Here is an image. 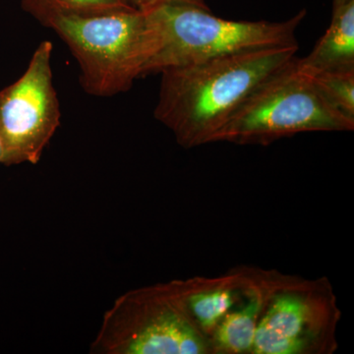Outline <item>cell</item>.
<instances>
[{
    "label": "cell",
    "mask_w": 354,
    "mask_h": 354,
    "mask_svg": "<svg viewBox=\"0 0 354 354\" xmlns=\"http://www.w3.org/2000/svg\"><path fill=\"white\" fill-rule=\"evenodd\" d=\"M298 44L230 53L165 70L160 74L156 120L186 149L212 136L266 79L290 64Z\"/></svg>",
    "instance_id": "6da1fadb"
},
{
    "label": "cell",
    "mask_w": 354,
    "mask_h": 354,
    "mask_svg": "<svg viewBox=\"0 0 354 354\" xmlns=\"http://www.w3.org/2000/svg\"><path fill=\"white\" fill-rule=\"evenodd\" d=\"M23 10L53 30L75 57L87 94L111 97L143 77L155 50V34L144 11L74 14L38 6Z\"/></svg>",
    "instance_id": "7a4b0ae2"
},
{
    "label": "cell",
    "mask_w": 354,
    "mask_h": 354,
    "mask_svg": "<svg viewBox=\"0 0 354 354\" xmlns=\"http://www.w3.org/2000/svg\"><path fill=\"white\" fill-rule=\"evenodd\" d=\"M144 12L155 34V50L143 77L230 53L298 44L297 31L306 16L304 9L281 22L234 21L179 3L158 4Z\"/></svg>",
    "instance_id": "3957f363"
},
{
    "label": "cell",
    "mask_w": 354,
    "mask_h": 354,
    "mask_svg": "<svg viewBox=\"0 0 354 354\" xmlns=\"http://www.w3.org/2000/svg\"><path fill=\"white\" fill-rule=\"evenodd\" d=\"M353 129L354 122L330 108L295 57L247 97L209 144L266 146L299 133Z\"/></svg>",
    "instance_id": "277c9868"
},
{
    "label": "cell",
    "mask_w": 354,
    "mask_h": 354,
    "mask_svg": "<svg viewBox=\"0 0 354 354\" xmlns=\"http://www.w3.org/2000/svg\"><path fill=\"white\" fill-rule=\"evenodd\" d=\"M94 353H214L191 320L174 281L128 291L104 314L91 346Z\"/></svg>",
    "instance_id": "5b68a950"
},
{
    "label": "cell",
    "mask_w": 354,
    "mask_h": 354,
    "mask_svg": "<svg viewBox=\"0 0 354 354\" xmlns=\"http://www.w3.org/2000/svg\"><path fill=\"white\" fill-rule=\"evenodd\" d=\"M339 313L327 281L288 279L268 300L256 329L251 353L334 351Z\"/></svg>",
    "instance_id": "8992f818"
},
{
    "label": "cell",
    "mask_w": 354,
    "mask_h": 354,
    "mask_svg": "<svg viewBox=\"0 0 354 354\" xmlns=\"http://www.w3.org/2000/svg\"><path fill=\"white\" fill-rule=\"evenodd\" d=\"M53 46L44 41L23 75L0 91L1 164L37 165L60 125V104L53 85Z\"/></svg>",
    "instance_id": "52a82bcc"
},
{
    "label": "cell",
    "mask_w": 354,
    "mask_h": 354,
    "mask_svg": "<svg viewBox=\"0 0 354 354\" xmlns=\"http://www.w3.org/2000/svg\"><path fill=\"white\" fill-rule=\"evenodd\" d=\"M270 272L236 270L218 278L174 281L191 320L207 337L230 312L271 277Z\"/></svg>",
    "instance_id": "ba28073f"
},
{
    "label": "cell",
    "mask_w": 354,
    "mask_h": 354,
    "mask_svg": "<svg viewBox=\"0 0 354 354\" xmlns=\"http://www.w3.org/2000/svg\"><path fill=\"white\" fill-rule=\"evenodd\" d=\"M288 278L271 274L257 286L239 308L228 313L209 337L214 353H252L256 329L268 300Z\"/></svg>",
    "instance_id": "9c48e42d"
},
{
    "label": "cell",
    "mask_w": 354,
    "mask_h": 354,
    "mask_svg": "<svg viewBox=\"0 0 354 354\" xmlns=\"http://www.w3.org/2000/svg\"><path fill=\"white\" fill-rule=\"evenodd\" d=\"M297 62L309 71L354 69V0L333 9L327 31L311 53Z\"/></svg>",
    "instance_id": "30bf717a"
},
{
    "label": "cell",
    "mask_w": 354,
    "mask_h": 354,
    "mask_svg": "<svg viewBox=\"0 0 354 354\" xmlns=\"http://www.w3.org/2000/svg\"><path fill=\"white\" fill-rule=\"evenodd\" d=\"M302 69L308 74L319 94L330 108L342 118L354 122V69L332 71Z\"/></svg>",
    "instance_id": "8fae6325"
},
{
    "label": "cell",
    "mask_w": 354,
    "mask_h": 354,
    "mask_svg": "<svg viewBox=\"0 0 354 354\" xmlns=\"http://www.w3.org/2000/svg\"><path fill=\"white\" fill-rule=\"evenodd\" d=\"M28 6L74 14L106 13L135 8L128 0H22V7Z\"/></svg>",
    "instance_id": "7c38bea8"
},
{
    "label": "cell",
    "mask_w": 354,
    "mask_h": 354,
    "mask_svg": "<svg viewBox=\"0 0 354 354\" xmlns=\"http://www.w3.org/2000/svg\"><path fill=\"white\" fill-rule=\"evenodd\" d=\"M128 2L133 7L141 11L147 10V9L158 6V4L164 3L189 4V6L209 9L208 4L206 3L205 0H128Z\"/></svg>",
    "instance_id": "4fadbf2b"
},
{
    "label": "cell",
    "mask_w": 354,
    "mask_h": 354,
    "mask_svg": "<svg viewBox=\"0 0 354 354\" xmlns=\"http://www.w3.org/2000/svg\"><path fill=\"white\" fill-rule=\"evenodd\" d=\"M348 1L349 0H333V9L337 8Z\"/></svg>",
    "instance_id": "5bb4252c"
},
{
    "label": "cell",
    "mask_w": 354,
    "mask_h": 354,
    "mask_svg": "<svg viewBox=\"0 0 354 354\" xmlns=\"http://www.w3.org/2000/svg\"><path fill=\"white\" fill-rule=\"evenodd\" d=\"M1 160H2V145H1V141H0V164H1Z\"/></svg>",
    "instance_id": "9a60e30c"
}]
</instances>
